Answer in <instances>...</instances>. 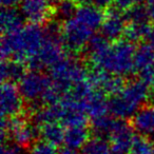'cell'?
I'll return each mask as SVG.
<instances>
[{
    "mask_svg": "<svg viewBox=\"0 0 154 154\" xmlns=\"http://www.w3.org/2000/svg\"><path fill=\"white\" fill-rule=\"evenodd\" d=\"M116 120L108 115H103L100 117L92 119V130L96 134V136L105 137L110 136L112 131L114 130Z\"/></svg>",
    "mask_w": 154,
    "mask_h": 154,
    "instance_id": "obj_23",
    "label": "cell"
},
{
    "mask_svg": "<svg viewBox=\"0 0 154 154\" xmlns=\"http://www.w3.org/2000/svg\"><path fill=\"white\" fill-rule=\"evenodd\" d=\"M85 111L92 119L107 115L109 112V100H107L103 92L95 90L85 103Z\"/></svg>",
    "mask_w": 154,
    "mask_h": 154,
    "instance_id": "obj_15",
    "label": "cell"
},
{
    "mask_svg": "<svg viewBox=\"0 0 154 154\" xmlns=\"http://www.w3.org/2000/svg\"><path fill=\"white\" fill-rule=\"evenodd\" d=\"M77 1L82 3V5H93L99 9L107 8L112 2H114V0H77Z\"/></svg>",
    "mask_w": 154,
    "mask_h": 154,
    "instance_id": "obj_30",
    "label": "cell"
},
{
    "mask_svg": "<svg viewBox=\"0 0 154 154\" xmlns=\"http://www.w3.org/2000/svg\"><path fill=\"white\" fill-rule=\"evenodd\" d=\"M126 17L118 10L112 9L107 12L100 26L101 36L107 40H117L126 31Z\"/></svg>",
    "mask_w": 154,
    "mask_h": 154,
    "instance_id": "obj_13",
    "label": "cell"
},
{
    "mask_svg": "<svg viewBox=\"0 0 154 154\" xmlns=\"http://www.w3.org/2000/svg\"><path fill=\"white\" fill-rule=\"evenodd\" d=\"M132 126L140 135H154V105L140 108L132 117Z\"/></svg>",
    "mask_w": 154,
    "mask_h": 154,
    "instance_id": "obj_14",
    "label": "cell"
},
{
    "mask_svg": "<svg viewBox=\"0 0 154 154\" xmlns=\"http://www.w3.org/2000/svg\"><path fill=\"white\" fill-rule=\"evenodd\" d=\"M90 132L86 127H77V128H69L66 130L64 134V145L73 149H82L88 143Z\"/></svg>",
    "mask_w": 154,
    "mask_h": 154,
    "instance_id": "obj_19",
    "label": "cell"
},
{
    "mask_svg": "<svg viewBox=\"0 0 154 154\" xmlns=\"http://www.w3.org/2000/svg\"><path fill=\"white\" fill-rule=\"evenodd\" d=\"M80 154H112L111 145L103 137H92L82 147Z\"/></svg>",
    "mask_w": 154,
    "mask_h": 154,
    "instance_id": "obj_22",
    "label": "cell"
},
{
    "mask_svg": "<svg viewBox=\"0 0 154 154\" xmlns=\"http://www.w3.org/2000/svg\"><path fill=\"white\" fill-rule=\"evenodd\" d=\"M101 9L93 5H82L71 19L66 20L61 26L63 43L70 51L79 52L88 47L95 36V32L103 24Z\"/></svg>",
    "mask_w": 154,
    "mask_h": 154,
    "instance_id": "obj_2",
    "label": "cell"
},
{
    "mask_svg": "<svg viewBox=\"0 0 154 154\" xmlns=\"http://www.w3.org/2000/svg\"><path fill=\"white\" fill-rule=\"evenodd\" d=\"M39 129L30 125L20 116L13 118H3L1 124V140L5 143L7 137H11L15 145L19 147H28L38 136Z\"/></svg>",
    "mask_w": 154,
    "mask_h": 154,
    "instance_id": "obj_7",
    "label": "cell"
},
{
    "mask_svg": "<svg viewBox=\"0 0 154 154\" xmlns=\"http://www.w3.org/2000/svg\"><path fill=\"white\" fill-rule=\"evenodd\" d=\"M39 133L42 136V139L45 141L58 146L64 141V134L66 131L62 129V126L58 122H51L40 126Z\"/></svg>",
    "mask_w": 154,
    "mask_h": 154,
    "instance_id": "obj_20",
    "label": "cell"
},
{
    "mask_svg": "<svg viewBox=\"0 0 154 154\" xmlns=\"http://www.w3.org/2000/svg\"><path fill=\"white\" fill-rule=\"evenodd\" d=\"M23 16L20 12L15 9H3L0 16V23L1 31L3 35L15 33L22 29L23 23Z\"/></svg>",
    "mask_w": 154,
    "mask_h": 154,
    "instance_id": "obj_16",
    "label": "cell"
},
{
    "mask_svg": "<svg viewBox=\"0 0 154 154\" xmlns=\"http://www.w3.org/2000/svg\"><path fill=\"white\" fill-rule=\"evenodd\" d=\"M154 147L153 143L143 135H135L132 147L130 150V154H153Z\"/></svg>",
    "mask_w": 154,
    "mask_h": 154,
    "instance_id": "obj_25",
    "label": "cell"
},
{
    "mask_svg": "<svg viewBox=\"0 0 154 154\" xmlns=\"http://www.w3.org/2000/svg\"><path fill=\"white\" fill-rule=\"evenodd\" d=\"M45 39V29L37 24H29L15 33L5 34L1 39L2 59L13 58L21 62H29L39 54Z\"/></svg>",
    "mask_w": 154,
    "mask_h": 154,
    "instance_id": "obj_3",
    "label": "cell"
},
{
    "mask_svg": "<svg viewBox=\"0 0 154 154\" xmlns=\"http://www.w3.org/2000/svg\"><path fill=\"white\" fill-rule=\"evenodd\" d=\"M77 9L76 3L73 1V0H63L61 2L57 3V7H56V15L57 17H59L60 19L69 20L75 15Z\"/></svg>",
    "mask_w": 154,
    "mask_h": 154,
    "instance_id": "obj_27",
    "label": "cell"
},
{
    "mask_svg": "<svg viewBox=\"0 0 154 154\" xmlns=\"http://www.w3.org/2000/svg\"><path fill=\"white\" fill-rule=\"evenodd\" d=\"M126 20L130 22H149L150 16L146 5H137L132 9L128 10L125 15Z\"/></svg>",
    "mask_w": 154,
    "mask_h": 154,
    "instance_id": "obj_26",
    "label": "cell"
},
{
    "mask_svg": "<svg viewBox=\"0 0 154 154\" xmlns=\"http://www.w3.org/2000/svg\"><path fill=\"white\" fill-rule=\"evenodd\" d=\"M0 73H1V79L3 82H20V79L26 72L23 62L14 59H7L3 60L1 63Z\"/></svg>",
    "mask_w": 154,
    "mask_h": 154,
    "instance_id": "obj_18",
    "label": "cell"
},
{
    "mask_svg": "<svg viewBox=\"0 0 154 154\" xmlns=\"http://www.w3.org/2000/svg\"><path fill=\"white\" fill-rule=\"evenodd\" d=\"M88 80L92 87L103 94L117 95L120 93L126 85L124 84L122 77L115 76L103 70L94 69L88 74Z\"/></svg>",
    "mask_w": 154,
    "mask_h": 154,
    "instance_id": "obj_10",
    "label": "cell"
},
{
    "mask_svg": "<svg viewBox=\"0 0 154 154\" xmlns=\"http://www.w3.org/2000/svg\"><path fill=\"white\" fill-rule=\"evenodd\" d=\"M140 0H114L115 7L122 11H128L133 7L139 5Z\"/></svg>",
    "mask_w": 154,
    "mask_h": 154,
    "instance_id": "obj_29",
    "label": "cell"
},
{
    "mask_svg": "<svg viewBox=\"0 0 154 154\" xmlns=\"http://www.w3.org/2000/svg\"><path fill=\"white\" fill-rule=\"evenodd\" d=\"M1 115L3 118H13L19 116L23 108L22 98L18 87L14 82H3L0 92Z\"/></svg>",
    "mask_w": 154,
    "mask_h": 154,
    "instance_id": "obj_9",
    "label": "cell"
},
{
    "mask_svg": "<svg viewBox=\"0 0 154 154\" xmlns=\"http://www.w3.org/2000/svg\"><path fill=\"white\" fill-rule=\"evenodd\" d=\"M152 86H153V88H154V82H153V84H152Z\"/></svg>",
    "mask_w": 154,
    "mask_h": 154,
    "instance_id": "obj_36",
    "label": "cell"
},
{
    "mask_svg": "<svg viewBox=\"0 0 154 154\" xmlns=\"http://www.w3.org/2000/svg\"><path fill=\"white\" fill-rule=\"evenodd\" d=\"M30 154H59L57 146L45 140H38L31 146Z\"/></svg>",
    "mask_w": 154,
    "mask_h": 154,
    "instance_id": "obj_28",
    "label": "cell"
},
{
    "mask_svg": "<svg viewBox=\"0 0 154 154\" xmlns=\"http://www.w3.org/2000/svg\"><path fill=\"white\" fill-rule=\"evenodd\" d=\"M152 26L149 22H130L126 26L125 36L130 42H136L149 36Z\"/></svg>",
    "mask_w": 154,
    "mask_h": 154,
    "instance_id": "obj_21",
    "label": "cell"
},
{
    "mask_svg": "<svg viewBox=\"0 0 154 154\" xmlns=\"http://www.w3.org/2000/svg\"><path fill=\"white\" fill-rule=\"evenodd\" d=\"M64 110H66V113H64V116L61 120L62 125L64 127H66L68 129L77 128V127H86L87 122H88V117H87L88 115L85 112L78 111V110H68L66 108H64Z\"/></svg>",
    "mask_w": 154,
    "mask_h": 154,
    "instance_id": "obj_24",
    "label": "cell"
},
{
    "mask_svg": "<svg viewBox=\"0 0 154 154\" xmlns=\"http://www.w3.org/2000/svg\"><path fill=\"white\" fill-rule=\"evenodd\" d=\"M50 71L53 85L62 96L69 94L77 84L86 80L89 74L85 66L71 56L58 62L56 66L50 69Z\"/></svg>",
    "mask_w": 154,
    "mask_h": 154,
    "instance_id": "obj_6",
    "label": "cell"
},
{
    "mask_svg": "<svg viewBox=\"0 0 154 154\" xmlns=\"http://www.w3.org/2000/svg\"><path fill=\"white\" fill-rule=\"evenodd\" d=\"M50 2H54V3H59L61 2V1H63V0H49Z\"/></svg>",
    "mask_w": 154,
    "mask_h": 154,
    "instance_id": "obj_35",
    "label": "cell"
},
{
    "mask_svg": "<svg viewBox=\"0 0 154 154\" xmlns=\"http://www.w3.org/2000/svg\"><path fill=\"white\" fill-rule=\"evenodd\" d=\"M49 0H21L20 13L31 24H42L48 21L52 13Z\"/></svg>",
    "mask_w": 154,
    "mask_h": 154,
    "instance_id": "obj_12",
    "label": "cell"
},
{
    "mask_svg": "<svg viewBox=\"0 0 154 154\" xmlns=\"http://www.w3.org/2000/svg\"><path fill=\"white\" fill-rule=\"evenodd\" d=\"M59 154H80V153L76 149H73V148L70 147H64L59 150Z\"/></svg>",
    "mask_w": 154,
    "mask_h": 154,
    "instance_id": "obj_33",
    "label": "cell"
},
{
    "mask_svg": "<svg viewBox=\"0 0 154 154\" xmlns=\"http://www.w3.org/2000/svg\"><path fill=\"white\" fill-rule=\"evenodd\" d=\"M3 9H15V7L20 5L21 0H0Z\"/></svg>",
    "mask_w": 154,
    "mask_h": 154,
    "instance_id": "obj_32",
    "label": "cell"
},
{
    "mask_svg": "<svg viewBox=\"0 0 154 154\" xmlns=\"http://www.w3.org/2000/svg\"><path fill=\"white\" fill-rule=\"evenodd\" d=\"M135 48L128 40L109 43L103 36H94L88 45L89 62L94 69L124 77L135 70Z\"/></svg>",
    "mask_w": 154,
    "mask_h": 154,
    "instance_id": "obj_1",
    "label": "cell"
},
{
    "mask_svg": "<svg viewBox=\"0 0 154 154\" xmlns=\"http://www.w3.org/2000/svg\"><path fill=\"white\" fill-rule=\"evenodd\" d=\"M45 39L39 54L28 62L33 71H40L54 66L68 57L61 36V29L56 23H49L45 29Z\"/></svg>",
    "mask_w": 154,
    "mask_h": 154,
    "instance_id": "obj_5",
    "label": "cell"
},
{
    "mask_svg": "<svg viewBox=\"0 0 154 154\" xmlns=\"http://www.w3.org/2000/svg\"><path fill=\"white\" fill-rule=\"evenodd\" d=\"M135 70L139 73L148 70H154V47L150 43L140 45L135 50Z\"/></svg>",
    "mask_w": 154,
    "mask_h": 154,
    "instance_id": "obj_17",
    "label": "cell"
},
{
    "mask_svg": "<svg viewBox=\"0 0 154 154\" xmlns=\"http://www.w3.org/2000/svg\"><path fill=\"white\" fill-rule=\"evenodd\" d=\"M150 97L149 87L143 80H133L109 99V112L118 119L133 117Z\"/></svg>",
    "mask_w": 154,
    "mask_h": 154,
    "instance_id": "obj_4",
    "label": "cell"
},
{
    "mask_svg": "<svg viewBox=\"0 0 154 154\" xmlns=\"http://www.w3.org/2000/svg\"><path fill=\"white\" fill-rule=\"evenodd\" d=\"M153 147H154V140H153ZM154 154V153H153Z\"/></svg>",
    "mask_w": 154,
    "mask_h": 154,
    "instance_id": "obj_37",
    "label": "cell"
},
{
    "mask_svg": "<svg viewBox=\"0 0 154 154\" xmlns=\"http://www.w3.org/2000/svg\"><path fill=\"white\" fill-rule=\"evenodd\" d=\"M148 40H149L150 45L154 47V26H152L151 31H150V34L148 36Z\"/></svg>",
    "mask_w": 154,
    "mask_h": 154,
    "instance_id": "obj_34",
    "label": "cell"
},
{
    "mask_svg": "<svg viewBox=\"0 0 154 154\" xmlns=\"http://www.w3.org/2000/svg\"><path fill=\"white\" fill-rule=\"evenodd\" d=\"M1 154H23L21 147L17 145H2Z\"/></svg>",
    "mask_w": 154,
    "mask_h": 154,
    "instance_id": "obj_31",
    "label": "cell"
},
{
    "mask_svg": "<svg viewBox=\"0 0 154 154\" xmlns=\"http://www.w3.org/2000/svg\"><path fill=\"white\" fill-rule=\"evenodd\" d=\"M53 86L51 77L42 74L39 71H31L24 74L19 82L18 89L22 98L31 105L42 101L45 93Z\"/></svg>",
    "mask_w": 154,
    "mask_h": 154,
    "instance_id": "obj_8",
    "label": "cell"
},
{
    "mask_svg": "<svg viewBox=\"0 0 154 154\" xmlns=\"http://www.w3.org/2000/svg\"><path fill=\"white\" fill-rule=\"evenodd\" d=\"M134 138L133 129L125 120H116L114 130L110 135L112 154H130Z\"/></svg>",
    "mask_w": 154,
    "mask_h": 154,
    "instance_id": "obj_11",
    "label": "cell"
}]
</instances>
